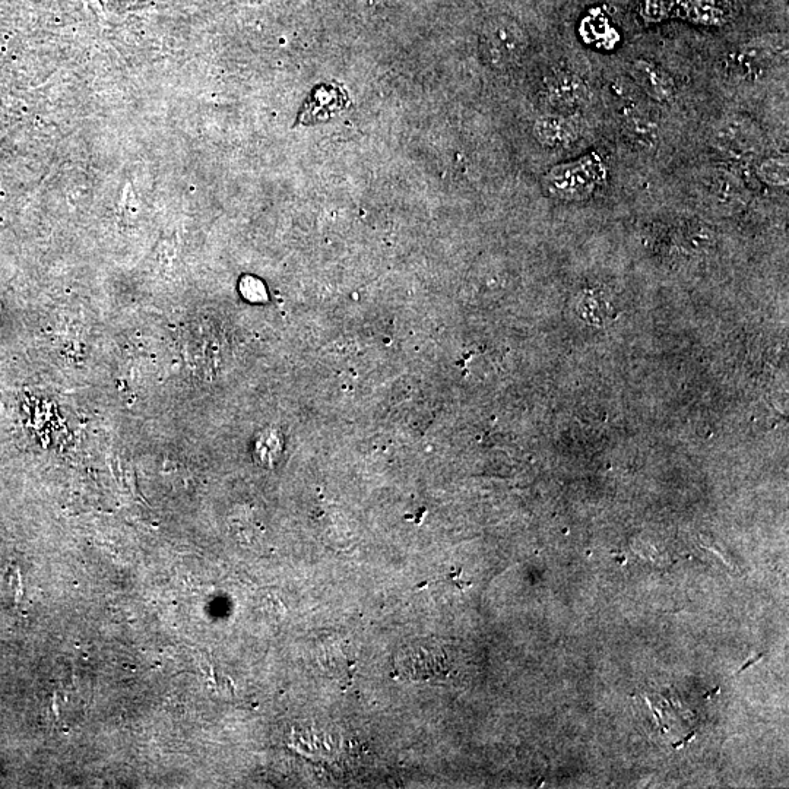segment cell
I'll list each match as a JSON object with an SVG mask.
<instances>
[{
  "instance_id": "cell-4",
  "label": "cell",
  "mask_w": 789,
  "mask_h": 789,
  "mask_svg": "<svg viewBox=\"0 0 789 789\" xmlns=\"http://www.w3.org/2000/svg\"><path fill=\"white\" fill-rule=\"evenodd\" d=\"M772 50L765 46L741 47L725 57L724 66L728 75L734 76L737 81L757 82L768 76L773 66Z\"/></svg>"
},
{
  "instance_id": "cell-8",
  "label": "cell",
  "mask_w": 789,
  "mask_h": 789,
  "mask_svg": "<svg viewBox=\"0 0 789 789\" xmlns=\"http://www.w3.org/2000/svg\"><path fill=\"white\" fill-rule=\"evenodd\" d=\"M703 188L708 192L709 198L719 204H733L743 196L744 190L741 183L727 171H714L702 180Z\"/></svg>"
},
{
  "instance_id": "cell-9",
  "label": "cell",
  "mask_w": 789,
  "mask_h": 789,
  "mask_svg": "<svg viewBox=\"0 0 789 789\" xmlns=\"http://www.w3.org/2000/svg\"><path fill=\"white\" fill-rule=\"evenodd\" d=\"M759 176L768 185L784 188L789 179L788 158L773 157L763 161L759 166Z\"/></svg>"
},
{
  "instance_id": "cell-10",
  "label": "cell",
  "mask_w": 789,
  "mask_h": 789,
  "mask_svg": "<svg viewBox=\"0 0 789 789\" xmlns=\"http://www.w3.org/2000/svg\"><path fill=\"white\" fill-rule=\"evenodd\" d=\"M626 128L633 138L643 142L654 141L657 135V123L654 119L643 113H632L626 120Z\"/></svg>"
},
{
  "instance_id": "cell-2",
  "label": "cell",
  "mask_w": 789,
  "mask_h": 789,
  "mask_svg": "<svg viewBox=\"0 0 789 789\" xmlns=\"http://www.w3.org/2000/svg\"><path fill=\"white\" fill-rule=\"evenodd\" d=\"M528 38L524 28L509 17L491 18L481 33V50L494 68H508L524 55Z\"/></svg>"
},
{
  "instance_id": "cell-3",
  "label": "cell",
  "mask_w": 789,
  "mask_h": 789,
  "mask_svg": "<svg viewBox=\"0 0 789 789\" xmlns=\"http://www.w3.org/2000/svg\"><path fill=\"white\" fill-rule=\"evenodd\" d=\"M759 129L746 117L731 116L719 122L714 132L716 150L730 158H744L760 148Z\"/></svg>"
},
{
  "instance_id": "cell-7",
  "label": "cell",
  "mask_w": 789,
  "mask_h": 789,
  "mask_svg": "<svg viewBox=\"0 0 789 789\" xmlns=\"http://www.w3.org/2000/svg\"><path fill=\"white\" fill-rule=\"evenodd\" d=\"M534 135L545 147H566L578 139L579 125L566 114H548L537 120Z\"/></svg>"
},
{
  "instance_id": "cell-5",
  "label": "cell",
  "mask_w": 789,
  "mask_h": 789,
  "mask_svg": "<svg viewBox=\"0 0 789 789\" xmlns=\"http://www.w3.org/2000/svg\"><path fill=\"white\" fill-rule=\"evenodd\" d=\"M548 103L560 113L579 109L588 100V87L575 74H559L551 79L547 87Z\"/></svg>"
},
{
  "instance_id": "cell-6",
  "label": "cell",
  "mask_w": 789,
  "mask_h": 789,
  "mask_svg": "<svg viewBox=\"0 0 789 789\" xmlns=\"http://www.w3.org/2000/svg\"><path fill=\"white\" fill-rule=\"evenodd\" d=\"M630 74L636 84L643 88L649 97L657 101H670L676 94L673 78L657 63L649 60H636L630 68Z\"/></svg>"
},
{
  "instance_id": "cell-1",
  "label": "cell",
  "mask_w": 789,
  "mask_h": 789,
  "mask_svg": "<svg viewBox=\"0 0 789 789\" xmlns=\"http://www.w3.org/2000/svg\"><path fill=\"white\" fill-rule=\"evenodd\" d=\"M604 176V164L597 154L585 155L572 163L548 171L544 185L553 196L566 201L588 198Z\"/></svg>"
}]
</instances>
